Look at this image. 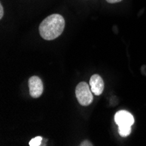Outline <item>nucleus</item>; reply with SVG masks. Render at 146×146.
Returning a JSON list of instances; mask_svg holds the SVG:
<instances>
[{
  "mask_svg": "<svg viewBox=\"0 0 146 146\" xmlns=\"http://www.w3.org/2000/svg\"><path fill=\"white\" fill-rule=\"evenodd\" d=\"M65 28V19L60 14L46 17L38 26L40 36L46 40H52L61 35Z\"/></svg>",
  "mask_w": 146,
  "mask_h": 146,
  "instance_id": "nucleus-1",
  "label": "nucleus"
},
{
  "mask_svg": "<svg viewBox=\"0 0 146 146\" xmlns=\"http://www.w3.org/2000/svg\"><path fill=\"white\" fill-rule=\"evenodd\" d=\"M115 121L118 126H120V125L132 126L134 123V117L129 112L125 111V110H121L115 114Z\"/></svg>",
  "mask_w": 146,
  "mask_h": 146,
  "instance_id": "nucleus-5",
  "label": "nucleus"
},
{
  "mask_svg": "<svg viewBox=\"0 0 146 146\" xmlns=\"http://www.w3.org/2000/svg\"><path fill=\"white\" fill-rule=\"evenodd\" d=\"M118 132L122 137H127L131 132V126L129 125H120L118 126Z\"/></svg>",
  "mask_w": 146,
  "mask_h": 146,
  "instance_id": "nucleus-6",
  "label": "nucleus"
},
{
  "mask_svg": "<svg viewBox=\"0 0 146 146\" xmlns=\"http://www.w3.org/2000/svg\"><path fill=\"white\" fill-rule=\"evenodd\" d=\"M80 145H81V146H92L93 143H92L89 140H85V141L82 142Z\"/></svg>",
  "mask_w": 146,
  "mask_h": 146,
  "instance_id": "nucleus-8",
  "label": "nucleus"
},
{
  "mask_svg": "<svg viewBox=\"0 0 146 146\" xmlns=\"http://www.w3.org/2000/svg\"><path fill=\"white\" fill-rule=\"evenodd\" d=\"M4 13H5L4 7H3V5L1 4V5H0V19H2L4 18Z\"/></svg>",
  "mask_w": 146,
  "mask_h": 146,
  "instance_id": "nucleus-9",
  "label": "nucleus"
},
{
  "mask_svg": "<svg viewBox=\"0 0 146 146\" xmlns=\"http://www.w3.org/2000/svg\"><path fill=\"white\" fill-rule=\"evenodd\" d=\"M106 1L110 4H115V3H119V2L123 1V0H106Z\"/></svg>",
  "mask_w": 146,
  "mask_h": 146,
  "instance_id": "nucleus-10",
  "label": "nucleus"
},
{
  "mask_svg": "<svg viewBox=\"0 0 146 146\" xmlns=\"http://www.w3.org/2000/svg\"><path fill=\"white\" fill-rule=\"evenodd\" d=\"M89 86L93 94L96 96H101L104 90V82L103 79L97 74H93L89 81Z\"/></svg>",
  "mask_w": 146,
  "mask_h": 146,
  "instance_id": "nucleus-4",
  "label": "nucleus"
},
{
  "mask_svg": "<svg viewBox=\"0 0 146 146\" xmlns=\"http://www.w3.org/2000/svg\"><path fill=\"white\" fill-rule=\"evenodd\" d=\"M142 74L143 75H146V66H143L142 67Z\"/></svg>",
  "mask_w": 146,
  "mask_h": 146,
  "instance_id": "nucleus-11",
  "label": "nucleus"
},
{
  "mask_svg": "<svg viewBox=\"0 0 146 146\" xmlns=\"http://www.w3.org/2000/svg\"><path fill=\"white\" fill-rule=\"evenodd\" d=\"M43 140V137H36L33 139H32L29 143L30 146H38V145H41V142Z\"/></svg>",
  "mask_w": 146,
  "mask_h": 146,
  "instance_id": "nucleus-7",
  "label": "nucleus"
},
{
  "mask_svg": "<svg viewBox=\"0 0 146 146\" xmlns=\"http://www.w3.org/2000/svg\"><path fill=\"white\" fill-rule=\"evenodd\" d=\"M90 86L85 82H80L75 88V96L79 102V103L82 106H88L93 102V92L91 90Z\"/></svg>",
  "mask_w": 146,
  "mask_h": 146,
  "instance_id": "nucleus-2",
  "label": "nucleus"
},
{
  "mask_svg": "<svg viewBox=\"0 0 146 146\" xmlns=\"http://www.w3.org/2000/svg\"><path fill=\"white\" fill-rule=\"evenodd\" d=\"M29 91H30V96L33 98H38L42 95L44 88L41 79L38 76H32L29 81Z\"/></svg>",
  "mask_w": 146,
  "mask_h": 146,
  "instance_id": "nucleus-3",
  "label": "nucleus"
}]
</instances>
